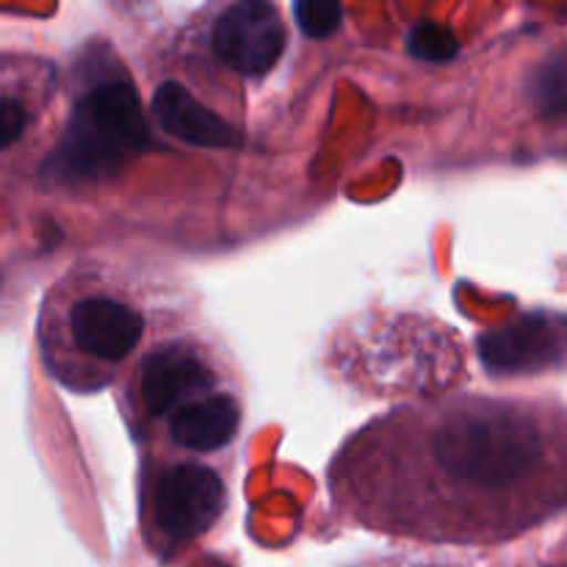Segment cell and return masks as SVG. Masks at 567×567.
Here are the masks:
<instances>
[{
    "label": "cell",
    "instance_id": "1",
    "mask_svg": "<svg viewBox=\"0 0 567 567\" xmlns=\"http://www.w3.org/2000/svg\"><path fill=\"white\" fill-rule=\"evenodd\" d=\"M336 515L380 535L493 546L567 509V410L548 399H424L377 415L332 454Z\"/></svg>",
    "mask_w": 567,
    "mask_h": 567
},
{
    "label": "cell",
    "instance_id": "2",
    "mask_svg": "<svg viewBox=\"0 0 567 567\" xmlns=\"http://www.w3.org/2000/svg\"><path fill=\"white\" fill-rule=\"evenodd\" d=\"M183 324L133 271L86 264L66 271L39 313V354L48 374L72 393L120 385L138 354Z\"/></svg>",
    "mask_w": 567,
    "mask_h": 567
},
{
    "label": "cell",
    "instance_id": "3",
    "mask_svg": "<svg viewBox=\"0 0 567 567\" xmlns=\"http://www.w3.org/2000/svg\"><path fill=\"white\" fill-rule=\"evenodd\" d=\"M230 385L236 380L221 349L181 324L138 354L116 385V399L127 424L144 441L183 404Z\"/></svg>",
    "mask_w": 567,
    "mask_h": 567
},
{
    "label": "cell",
    "instance_id": "4",
    "mask_svg": "<svg viewBox=\"0 0 567 567\" xmlns=\"http://www.w3.org/2000/svg\"><path fill=\"white\" fill-rule=\"evenodd\" d=\"M227 509V480L214 463L153 454L142 468V526L161 557L208 535Z\"/></svg>",
    "mask_w": 567,
    "mask_h": 567
},
{
    "label": "cell",
    "instance_id": "5",
    "mask_svg": "<svg viewBox=\"0 0 567 567\" xmlns=\"http://www.w3.org/2000/svg\"><path fill=\"white\" fill-rule=\"evenodd\" d=\"M147 142V122L136 92L127 83H103L89 89L72 111L53 155V169L64 181L109 177Z\"/></svg>",
    "mask_w": 567,
    "mask_h": 567
},
{
    "label": "cell",
    "instance_id": "6",
    "mask_svg": "<svg viewBox=\"0 0 567 567\" xmlns=\"http://www.w3.org/2000/svg\"><path fill=\"white\" fill-rule=\"evenodd\" d=\"M205 59L233 81H260L282 59L288 28L271 3L238 0L214 9L199 31Z\"/></svg>",
    "mask_w": 567,
    "mask_h": 567
},
{
    "label": "cell",
    "instance_id": "7",
    "mask_svg": "<svg viewBox=\"0 0 567 567\" xmlns=\"http://www.w3.org/2000/svg\"><path fill=\"white\" fill-rule=\"evenodd\" d=\"M244 404L238 385L221 388L203 399L183 404L169 415L155 432V443L166 449H155L153 454H169V457L205 460L227 452L241 432Z\"/></svg>",
    "mask_w": 567,
    "mask_h": 567
},
{
    "label": "cell",
    "instance_id": "8",
    "mask_svg": "<svg viewBox=\"0 0 567 567\" xmlns=\"http://www.w3.org/2000/svg\"><path fill=\"white\" fill-rule=\"evenodd\" d=\"M153 111L158 125L183 142L203 144V147H236L241 133L225 116L205 109L192 92L177 83H164L153 97Z\"/></svg>",
    "mask_w": 567,
    "mask_h": 567
},
{
    "label": "cell",
    "instance_id": "9",
    "mask_svg": "<svg viewBox=\"0 0 567 567\" xmlns=\"http://www.w3.org/2000/svg\"><path fill=\"white\" fill-rule=\"evenodd\" d=\"M540 105L554 111H567V50L557 53L537 75L535 89Z\"/></svg>",
    "mask_w": 567,
    "mask_h": 567
},
{
    "label": "cell",
    "instance_id": "10",
    "mask_svg": "<svg viewBox=\"0 0 567 567\" xmlns=\"http://www.w3.org/2000/svg\"><path fill=\"white\" fill-rule=\"evenodd\" d=\"M293 17L308 37L324 39L341 22V6L324 3V0H305V3L293 6Z\"/></svg>",
    "mask_w": 567,
    "mask_h": 567
},
{
    "label": "cell",
    "instance_id": "11",
    "mask_svg": "<svg viewBox=\"0 0 567 567\" xmlns=\"http://www.w3.org/2000/svg\"><path fill=\"white\" fill-rule=\"evenodd\" d=\"M410 48L413 53H419L421 59H430V61H443L457 50V42L449 37L443 28L435 25H419L415 28L413 39H410Z\"/></svg>",
    "mask_w": 567,
    "mask_h": 567
}]
</instances>
